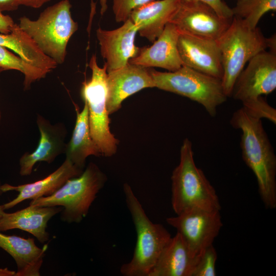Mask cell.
Here are the masks:
<instances>
[{"mask_svg":"<svg viewBox=\"0 0 276 276\" xmlns=\"http://www.w3.org/2000/svg\"><path fill=\"white\" fill-rule=\"evenodd\" d=\"M230 123L241 131L242 158L255 174L261 198L265 207L276 208V156L261 119L242 107L233 114Z\"/></svg>","mask_w":276,"mask_h":276,"instance_id":"6da1fadb","label":"cell"},{"mask_svg":"<svg viewBox=\"0 0 276 276\" xmlns=\"http://www.w3.org/2000/svg\"><path fill=\"white\" fill-rule=\"evenodd\" d=\"M171 204L176 215L198 209L219 210V199L213 186L194 159L192 143L186 138L180 151V161L171 176Z\"/></svg>","mask_w":276,"mask_h":276,"instance_id":"7a4b0ae2","label":"cell"},{"mask_svg":"<svg viewBox=\"0 0 276 276\" xmlns=\"http://www.w3.org/2000/svg\"><path fill=\"white\" fill-rule=\"evenodd\" d=\"M216 41L221 55L222 84L227 97L231 96L236 79L250 59L267 49L276 50L275 35L266 38L259 28L251 29L234 16L229 27Z\"/></svg>","mask_w":276,"mask_h":276,"instance_id":"3957f363","label":"cell"},{"mask_svg":"<svg viewBox=\"0 0 276 276\" xmlns=\"http://www.w3.org/2000/svg\"><path fill=\"white\" fill-rule=\"evenodd\" d=\"M71 8L69 0H61L45 9L35 20L26 16L19 19V27L57 64L64 62L68 41L78 29Z\"/></svg>","mask_w":276,"mask_h":276,"instance_id":"277c9868","label":"cell"},{"mask_svg":"<svg viewBox=\"0 0 276 276\" xmlns=\"http://www.w3.org/2000/svg\"><path fill=\"white\" fill-rule=\"evenodd\" d=\"M123 191L137 240L131 260L121 266L120 272L124 276H148L171 236L163 225L149 220L128 184L124 183Z\"/></svg>","mask_w":276,"mask_h":276,"instance_id":"5b68a950","label":"cell"},{"mask_svg":"<svg viewBox=\"0 0 276 276\" xmlns=\"http://www.w3.org/2000/svg\"><path fill=\"white\" fill-rule=\"evenodd\" d=\"M106 180V175L95 164L90 163L79 176L68 179L53 194L32 199L30 204L63 206L61 220L79 223L87 214Z\"/></svg>","mask_w":276,"mask_h":276,"instance_id":"8992f818","label":"cell"},{"mask_svg":"<svg viewBox=\"0 0 276 276\" xmlns=\"http://www.w3.org/2000/svg\"><path fill=\"white\" fill-rule=\"evenodd\" d=\"M154 86L197 102L212 117L218 107L225 102L221 80L182 65L173 72H161L150 69Z\"/></svg>","mask_w":276,"mask_h":276,"instance_id":"52a82bcc","label":"cell"},{"mask_svg":"<svg viewBox=\"0 0 276 276\" xmlns=\"http://www.w3.org/2000/svg\"><path fill=\"white\" fill-rule=\"evenodd\" d=\"M88 66L91 76L82 83L80 94L88 110V120L91 137L101 155L110 156L117 152L119 141L111 132L110 119L107 108V76L105 64L100 67L96 56L93 54Z\"/></svg>","mask_w":276,"mask_h":276,"instance_id":"ba28073f","label":"cell"},{"mask_svg":"<svg viewBox=\"0 0 276 276\" xmlns=\"http://www.w3.org/2000/svg\"><path fill=\"white\" fill-rule=\"evenodd\" d=\"M184 239L193 258L213 244L222 226L219 210L193 209L166 219Z\"/></svg>","mask_w":276,"mask_h":276,"instance_id":"9c48e42d","label":"cell"},{"mask_svg":"<svg viewBox=\"0 0 276 276\" xmlns=\"http://www.w3.org/2000/svg\"><path fill=\"white\" fill-rule=\"evenodd\" d=\"M275 88V52L264 50L248 62L236 79L231 97L245 106Z\"/></svg>","mask_w":276,"mask_h":276,"instance_id":"30bf717a","label":"cell"},{"mask_svg":"<svg viewBox=\"0 0 276 276\" xmlns=\"http://www.w3.org/2000/svg\"><path fill=\"white\" fill-rule=\"evenodd\" d=\"M232 19L220 17L211 7L202 2H181L169 22L174 25L179 33L217 40L229 27Z\"/></svg>","mask_w":276,"mask_h":276,"instance_id":"8fae6325","label":"cell"},{"mask_svg":"<svg viewBox=\"0 0 276 276\" xmlns=\"http://www.w3.org/2000/svg\"><path fill=\"white\" fill-rule=\"evenodd\" d=\"M137 32L136 26L129 18L114 30L97 29L96 36L107 73L124 66L137 55L140 49L135 44Z\"/></svg>","mask_w":276,"mask_h":276,"instance_id":"7c38bea8","label":"cell"},{"mask_svg":"<svg viewBox=\"0 0 276 276\" xmlns=\"http://www.w3.org/2000/svg\"><path fill=\"white\" fill-rule=\"evenodd\" d=\"M177 48L182 65L222 79L221 55L216 40L179 33Z\"/></svg>","mask_w":276,"mask_h":276,"instance_id":"4fadbf2b","label":"cell"},{"mask_svg":"<svg viewBox=\"0 0 276 276\" xmlns=\"http://www.w3.org/2000/svg\"><path fill=\"white\" fill-rule=\"evenodd\" d=\"M107 108L109 114L118 111L123 101L140 90L155 87L148 68L128 63L107 73Z\"/></svg>","mask_w":276,"mask_h":276,"instance_id":"5bb4252c","label":"cell"},{"mask_svg":"<svg viewBox=\"0 0 276 276\" xmlns=\"http://www.w3.org/2000/svg\"><path fill=\"white\" fill-rule=\"evenodd\" d=\"M179 35L174 25L168 23L153 44L140 48L137 55L128 62L146 68L160 67L169 72L179 69L182 66L177 48Z\"/></svg>","mask_w":276,"mask_h":276,"instance_id":"9a60e30c","label":"cell"},{"mask_svg":"<svg viewBox=\"0 0 276 276\" xmlns=\"http://www.w3.org/2000/svg\"><path fill=\"white\" fill-rule=\"evenodd\" d=\"M181 0H151L134 8L129 18L141 36L153 42L180 6Z\"/></svg>","mask_w":276,"mask_h":276,"instance_id":"2e32d148","label":"cell"},{"mask_svg":"<svg viewBox=\"0 0 276 276\" xmlns=\"http://www.w3.org/2000/svg\"><path fill=\"white\" fill-rule=\"evenodd\" d=\"M83 171L66 158L62 165L46 177L35 182L13 186L8 183L1 186L3 192H18L17 197L4 204V210L10 209L26 199L48 196L55 193L68 179L79 176Z\"/></svg>","mask_w":276,"mask_h":276,"instance_id":"e0dca14e","label":"cell"},{"mask_svg":"<svg viewBox=\"0 0 276 276\" xmlns=\"http://www.w3.org/2000/svg\"><path fill=\"white\" fill-rule=\"evenodd\" d=\"M58 206H36L30 204L15 212H3L0 219V232L19 229L28 232L41 243L49 239L47 224L54 215L62 211Z\"/></svg>","mask_w":276,"mask_h":276,"instance_id":"ac0fdd59","label":"cell"},{"mask_svg":"<svg viewBox=\"0 0 276 276\" xmlns=\"http://www.w3.org/2000/svg\"><path fill=\"white\" fill-rule=\"evenodd\" d=\"M198 257L193 258L181 236L171 237L148 276H192Z\"/></svg>","mask_w":276,"mask_h":276,"instance_id":"d6986e66","label":"cell"},{"mask_svg":"<svg viewBox=\"0 0 276 276\" xmlns=\"http://www.w3.org/2000/svg\"><path fill=\"white\" fill-rule=\"evenodd\" d=\"M0 248L15 260L17 272L15 275H39L47 246L39 248L33 238L8 236L0 232Z\"/></svg>","mask_w":276,"mask_h":276,"instance_id":"ffe728a7","label":"cell"},{"mask_svg":"<svg viewBox=\"0 0 276 276\" xmlns=\"http://www.w3.org/2000/svg\"><path fill=\"white\" fill-rule=\"evenodd\" d=\"M37 123L40 134L37 147L33 152L24 154L19 160V172L23 176L30 175L38 162L52 163L63 149L62 138L57 129L40 116Z\"/></svg>","mask_w":276,"mask_h":276,"instance_id":"44dd1931","label":"cell"},{"mask_svg":"<svg viewBox=\"0 0 276 276\" xmlns=\"http://www.w3.org/2000/svg\"><path fill=\"white\" fill-rule=\"evenodd\" d=\"M75 106L76 120L71 140L66 147V158L83 170L88 156H99L101 153L90 134L86 104L84 103V107L80 111L76 105Z\"/></svg>","mask_w":276,"mask_h":276,"instance_id":"7402d4cb","label":"cell"},{"mask_svg":"<svg viewBox=\"0 0 276 276\" xmlns=\"http://www.w3.org/2000/svg\"><path fill=\"white\" fill-rule=\"evenodd\" d=\"M0 45L14 52L22 59L47 75L58 65L40 50L33 40L17 24L10 33L0 34Z\"/></svg>","mask_w":276,"mask_h":276,"instance_id":"603a6c76","label":"cell"},{"mask_svg":"<svg viewBox=\"0 0 276 276\" xmlns=\"http://www.w3.org/2000/svg\"><path fill=\"white\" fill-rule=\"evenodd\" d=\"M276 10V0H238L232 8L233 16L241 19L251 29L257 27L267 12Z\"/></svg>","mask_w":276,"mask_h":276,"instance_id":"cb8c5ba5","label":"cell"},{"mask_svg":"<svg viewBox=\"0 0 276 276\" xmlns=\"http://www.w3.org/2000/svg\"><path fill=\"white\" fill-rule=\"evenodd\" d=\"M0 68L4 71L14 70L22 73L25 76L24 86L25 90L30 88L32 83L47 76L42 71L2 45H0Z\"/></svg>","mask_w":276,"mask_h":276,"instance_id":"d4e9b609","label":"cell"},{"mask_svg":"<svg viewBox=\"0 0 276 276\" xmlns=\"http://www.w3.org/2000/svg\"><path fill=\"white\" fill-rule=\"evenodd\" d=\"M217 253L213 245L205 248L198 256L192 276H215Z\"/></svg>","mask_w":276,"mask_h":276,"instance_id":"484cf974","label":"cell"},{"mask_svg":"<svg viewBox=\"0 0 276 276\" xmlns=\"http://www.w3.org/2000/svg\"><path fill=\"white\" fill-rule=\"evenodd\" d=\"M151 0H112V11L118 22H124L129 18L135 8Z\"/></svg>","mask_w":276,"mask_h":276,"instance_id":"4316f807","label":"cell"},{"mask_svg":"<svg viewBox=\"0 0 276 276\" xmlns=\"http://www.w3.org/2000/svg\"><path fill=\"white\" fill-rule=\"evenodd\" d=\"M200 2L211 7L221 17L232 19L233 17L232 9L223 0H181V2Z\"/></svg>","mask_w":276,"mask_h":276,"instance_id":"83f0119b","label":"cell"},{"mask_svg":"<svg viewBox=\"0 0 276 276\" xmlns=\"http://www.w3.org/2000/svg\"><path fill=\"white\" fill-rule=\"evenodd\" d=\"M12 18L8 15H4L0 12V33L4 34L10 33L16 25Z\"/></svg>","mask_w":276,"mask_h":276,"instance_id":"f1b7e54d","label":"cell"},{"mask_svg":"<svg viewBox=\"0 0 276 276\" xmlns=\"http://www.w3.org/2000/svg\"><path fill=\"white\" fill-rule=\"evenodd\" d=\"M19 5L17 0H0V12L16 10Z\"/></svg>","mask_w":276,"mask_h":276,"instance_id":"f546056e","label":"cell"},{"mask_svg":"<svg viewBox=\"0 0 276 276\" xmlns=\"http://www.w3.org/2000/svg\"><path fill=\"white\" fill-rule=\"evenodd\" d=\"M51 0H17L19 6L24 5L33 8H39Z\"/></svg>","mask_w":276,"mask_h":276,"instance_id":"4dcf8cb0","label":"cell"},{"mask_svg":"<svg viewBox=\"0 0 276 276\" xmlns=\"http://www.w3.org/2000/svg\"><path fill=\"white\" fill-rule=\"evenodd\" d=\"M107 0H100V3L101 5L100 13L101 15H103L107 10Z\"/></svg>","mask_w":276,"mask_h":276,"instance_id":"1f68e13d","label":"cell"},{"mask_svg":"<svg viewBox=\"0 0 276 276\" xmlns=\"http://www.w3.org/2000/svg\"><path fill=\"white\" fill-rule=\"evenodd\" d=\"M3 193H4V192L2 190L1 188V186H0V195ZM4 212V208H3V205H0V219L2 218V215H3V213Z\"/></svg>","mask_w":276,"mask_h":276,"instance_id":"d6a6232c","label":"cell"},{"mask_svg":"<svg viewBox=\"0 0 276 276\" xmlns=\"http://www.w3.org/2000/svg\"><path fill=\"white\" fill-rule=\"evenodd\" d=\"M3 71H4L3 69L0 68V74ZM1 111H0V123H1Z\"/></svg>","mask_w":276,"mask_h":276,"instance_id":"836d02e7","label":"cell"}]
</instances>
